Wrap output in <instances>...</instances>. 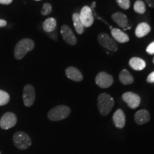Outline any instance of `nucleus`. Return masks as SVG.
<instances>
[{"instance_id": "obj_10", "label": "nucleus", "mask_w": 154, "mask_h": 154, "mask_svg": "<svg viewBox=\"0 0 154 154\" xmlns=\"http://www.w3.org/2000/svg\"><path fill=\"white\" fill-rule=\"evenodd\" d=\"M122 99L132 109L138 108L140 103V97L134 92H126L122 95Z\"/></svg>"}, {"instance_id": "obj_28", "label": "nucleus", "mask_w": 154, "mask_h": 154, "mask_svg": "<svg viewBox=\"0 0 154 154\" xmlns=\"http://www.w3.org/2000/svg\"><path fill=\"white\" fill-rule=\"evenodd\" d=\"M145 2L149 7L154 8V0H145Z\"/></svg>"}, {"instance_id": "obj_19", "label": "nucleus", "mask_w": 154, "mask_h": 154, "mask_svg": "<svg viewBox=\"0 0 154 154\" xmlns=\"http://www.w3.org/2000/svg\"><path fill=\"white\" fill-rule=\"evenodd\" d=\"M119 81L124 85H128L134 83V79L128 70L124 69L119 74Z\"/></svg>"}, {"instance_id": "obj_2", "label": "nucleus", "mask_w": 154, "mask_h": 154, "mask_svg": "<svg viewBox=\"0 0 154 154\" xmlns=\"http://www.w3.org/2000/svg\"><path fill=\"white\" fill-rule=\"evenodd\" d=\"M114 106V100L109 94L103 93L98 97V109L103 116H107L112 110Z\"/></svg>"}, {"instance_id": "obj_31", "label": "nucleus", "mask_w": 154, "mask_h": 154, "mask_svg": "<svg viewBox=\"0 0 154 154\" xmlns=\"http://www.w3.org/2000/svg\"><path fill=\"white\" fill-rule=\"evenodd\" d=\"M95 7H96V2H94L92 3V5H91V9H94V8H95Z\"/></svg>"}, {"instance_id": "obj_23", "label": "nucleus", "mask_w": 154, "mask_h": 154, "mask_svg": "<svg viewBox=\"0 0 154 154\" xmlns=\"http://www.w3.org/2000/svg\"><path fill=\"white\" fill-rule=\"evenodd\" d=\"M10 96L7 92L0 90V106H5L9 103Z\"/></svg>"}, {"instance_id": "obj_5", "label": "nucleus", "mask_w": 154, "mask_h": 154, "mask_svg": "<svg viewBox=\"0 0 154 154\" xmlns=\"http://www.w3.org/2000/svg\"><path fill=\"white\" fill-rule=\"evenodd\" d=\"M98 42L101 47L106 49L109 51L116 52L118 51V46L116 44L114 39L108 35L107 34L101 33L98 36Z\"/></svg>"}, {"instance_id": "obj_4", "label": "nucleus", "mask_w": 154, "mask_h": 154, "mask_svg": "<svg viewBox=\"0 0 154 154\" xmlns=\"http://www.w3.org/2000/svg\"><path fill=\"white\" fill-rule=\"evenodd\" d=\"M13 141L15 146L20 150L27 149L32 145V139L29 136L23 131L15 133L13 136Z\"/></svg>"}, {"instance_id": "obj_8", "label": "nucleus", "mask_w": 154, "mask_h": 154, "mask_svg": "<svg viewBox=\"0 0 154 154\" xmlns=\"http://www.w3.org/2000/svg\"><path fill=\"white\" fill-rule=\"evenodd\" d=\"M96 84L102 88H107L112 85L113 78L111 75L106 72H101L96 75L95 79Z\"/></svg>"}, {"instance_id": "obj_7", "label": "nucleus", "mask_w": 154, "mask_h": 154, "mask_svg": "<svg viewBox=\"0 0 154 154\" xmlns=\"http://www.w3.org/2000/svg\"><path fill=\"white\" fill-rule=\"evenodd\" d=\"M36 98V93L34 86L31 84H26L23 91V101L26 106L30 107L34 104Z\"/></svg>"}, {"instance_id": "obj_13", "label": "nucleus", "mask_w": 154, "mask_h": 154, "mask_svg": "<svg viewBox=\"0 0 154 154\" xmlns=\"http://www.w3.org/2000/svg\"><path fill=\"white\" fill-rule=\"evenodd\" d=\"M67 78L74 82H82L83 75L78 69L74 66H69L65 71Z\"/></svg>"}, {"instance_id": "obj_9", "label": "nucleus", "mask_w": 154, "mask_h": 154, "mask_svg": "<svg viewBox=\"0 0 154 154\" xmlns=\"http://www.w3.org/2000/svg\"><path fill=\"white\" fill-rule=\"evenodd\" d=\"M17 122V118L14 113L7 112L0 119V127L4 130H7L14 127Z\"/></svg>"}, {"instance_id": "obj_6", "label": "nucleus", "mask_w": 154, "mask_h": 154, "mask_svg": "<svg viewBox=\"0 0 154 154\" xmlns=\"http://www.w3.org/2000/svg\"><path fill=\"white\" fill-rule=\"evenodd\" d=\"M79 17L84 27H90L94 24V18L91 7L84 6L81 10Z\"/></svg>"}, {"instance_id": "obj_12", "label": "nucleus", "mask_w": 154, "mask_h": 154, "mask_svg": "<svg viewBox=\"0 0 154 154\" xmlns=\"http://www.w3.org/2000/svg\"><path fill=\"white\" fill-rule=\"evenodd\" d=\"M134 119L138 125H143L148 123L151 119L150 113L146 109H141L135 113Z\"/></svg>"}, {"instance_id": "obj_24", "label": "nucleus", "mask_w": 154, "mask_h": 154, "mask_svg": "<svg viewBox=\"0 0 154 154\" xmlns=\"http://www.w3.org/2000/svg\"><path fill=\"white\" fill-rule=\"evenodd\" d=\"M51 11H52V7H51V5L49 3L44 4L43 7H42L41 10V14L44 15V16H47V15H49Z\"/></svg>"}, {"instance_id": "obj_29", "label": "nucleus", "mask_w": 154, "mask_h": 154, "mask_svg": "<svg viewBox=\"0 0 154 154\" xmlns=\"http://www.w3.org/2000/svg\"><path fill=\"white\" fill-rule=\"evenodd\" d=\"M13 0H0V4H2V5H9V4H11Z\"/></svg>"}, {"instance_id": "obj_25", "label": "nucleus", "mask_w": 154, "mask_h": 154, "mask_svg": "<svg viewBox=\"0 0 154 154\" xmlns=\"http://www.w3.org/2000/svg\"><path fill=\"white\" fill-rule=\"evenodd\" d=\"M116 2L121 8L124 9H128L130 8V0H116Z\"/></svg>"}, {"instance_id": "obj_1", "label": "nucleus", "mask_w": 154, "mask_h": 154, "mask_svg": "<svg viewBox=\"0 0 154 154\" xmlns=\"http://www.w3.org/2000/svg\"><path fill=\"white\" fill-rule=\"evenodd\" d=\"M34 42L30 38H23L17 44L14 49V57L17 59H22L28 52L33 50Z\"/></svg>"}, {"instance_id": "obj_22", "label": "nucleus", "mask_w": 154, "mask_h": 154, "mask_svg": "<svg viewBox=\"0 0 154 154\" xmlns=\"http://www.w3.org/2000/svg\"><path fill=\"white\" fill-rule=\"evenodd\" d=\"M134 9L136 13L140 14H143L146 11V5L144 2L142 0H137L136 2L134 3Z\"/></svg>"}, {"instance_id": "obj_34", "label": "nucleus", "mask_w": 154, "mask_h": 154, "mask_svg": "<svg viewBox=\"0 0 154 154\" xmlns=\"http://www.w3.org/2000/svg\"><path fill=\"white\" fill-rule=\"evenodd\" d=\"M0 154H1V152H0Z\"/></svg>"}, {"instance_id": "obj_11", "label": "nucleus", "mask_w": 154, "mask_h": 154, "mask_svg": "<svg viewBox=\"0 0 154 154\" xmlns=\"http://www.w3.org/2000/svg\"><path fill=\"white\" fill-rule=\"evenodd\" d=\"M61 34L63 39L69 45L74 46L77 43L76 37L75 36L72 29L67 25H63L61 28Z\"/></svg>"}, {"instance_id": "obj_20", "label": "nucleus", "mask_w": 154, "mask_h": 154, "mask_svg": "<svg viewBox=\"0 0 154 154\" xmlns=\"http://www.w3.org/2000/svg\"><path fill=\"white\" fill-rule=\"evenodd\" d=\"M72 20L76 32L79 34H82L84 33V26L82 24V21H81L79 14V13H74V14L72 15Z\"/></svg>"}, {"instance_id": "obj_26", "label": "nucleus", "mask_w": 154, "mask_h": 154, "mask_svg": "<svg viewBox=\"0 0 154 154\" xmlns=\"http://www.w3.org/2000/svg\"><path fill=\"white\" fill-rule=\"evenodd\" d=\"M146 52L150 55L154 54V42H151V44L146 48Z\"/></svg>"}, {"instance_id": "obj_21", "label": "nucleus", "mask_w": 154, "mask_h": 154, "mask_svg": "<svg viewBox=\"0 0 154 154\" xmlns=\"http://www.w3.org/2000/svg\"><path fill=\"white\" fill-rule=\"evenodd\" d=\"M57 26V21L54 18L50 17L44 21L43 23V29L46 32L51 33L55 30Z\"/></svg>"}, {"instance_id": "obj_32", "label": "nucleus", "mask_w": 154, "mask_h": 154, "mask_svg": "<svg viewBox=\"0 0 154 154\" xmlns=\"http://www.w3.org/2000/svg\"><path fill=\"white\" fill-rule=\"evenodd\" d=\"M153 63H154V57H153Z\"/></svg>"}, {"instance_id": "obj_3", "label": "nucleus", "mask_w": 154, "mask_h": 154, "mask_svg": "<svg viewBox=\"0 0 154 154\" xmlns=\"http://www.w3.org/2000/svg\"><path fill=\"white\" fill-rule=\"evenodd\" d=\"M71 113L70 108L64 105L57 106L48 113V118L52 121H59L63 120L69 116Z\"/></svg>"}, {"instance_id": "obj_27", "label": "nucleus", "mask_w": 154, "mask_h": 154, "mask_svg": "<svg viewBox=\"0 0 154 154\" xmlns=\"http://www.w3.org/2000/svg\"><path fill=\"white\" fill-rule=\"evenodd\" d=\"M146 81H147V82L149 83V84H153L154 83V72L151 73V74L148 76Z\"/></svg>"}, {"instance_id": "obj_33", "label": "nucleus", "mask_w": 154, "mask_h": 154, "mask_svg": "<svg viewBox=\"0 0 154 154\" xmlns=\"http://www.w3.org/2000/svg\"><path fill=\"white\" fill-rule=\"evenodd\" d=\"M36 1H40V0H36Z\"/></svg>"}, {"instance_id": "obj_18", "label": "nucleus", "mask_w": 154, "mask_h": 154, "mask_svg": "<svg viewBox=\"0 0 154 154\" xmlns=\"http://www.w3.org/2000/svg\"><path fill=\"white\" fill-rule=\"evenodd\" d=\"M129 66L136 71H141L145 69L146 61L139 57H133L129 61Z\"/></svg>"}, {"instance_id": "obj_17", "label": "nucleus", "mask_w": 154, "mask_h": 154, "mask_svg": "<svg viewBox=\"0 0 154 154\" xmlns=\"http://www.w3.org/2000/svg\"><path fill=\"white\" fill-rule=\"evenodd\" d=\"M111 18L114 22L122 28H126L128 25V18L124 14L121 12H116L112 14Z\"/></svg>"}, {"instance_id": "obj_16", "label": "nucleus", "mask_w": 154, "mask_h": 154, "mask_svg": "<svg viewBox=\"0 0 154 154\" xmlns=\"http://www.w3.org/2000/svg\"><path fill=\"white\" fill-rule=\"evenodd\" d=\"M151 30V26L148 23L141 22L138 24V26H136L135 34H136V36L138 38H142L147 35V34H149Z\"/></svg>"}, {"instance_id": "obj_15", "label": "nucleus", "mask_w": 154, "mask_h": 154, "mask_svg": "<svg viewBox=\"0 0 154 154\" xmlns=\"http://www.w3.org/2000/svg\"><path fill=\"white\" fill-rule=\"evenodd\" d=\"M111 35H112L113 38H114L116 42H119V43L124 44L126 43L129 41V37L125 32H123L122 30L119 29L113 28L111 29Z\"/></svg>"}, {"instance_id": "obj_14", "label": "nucleus", "mask_w": 154, "mask_h": 154, "mask_svg": "<svg viewBox=\"0 0 154 154\" xmlns=\"http://www.w3.org/2000/svg\"><path fill=\"white\" fill-rule=\"evenodd\" d=\"M113 121L117 128H123L126 124V116L121 109H118L115 111L113 116Z\"/></svg>"}, {"instance_id": "obj_30", "label": "nucleus", "mask_w": 154, "mask_h": 154, "mask_svg": "<svg viewBox=\"0 0 154 154\" xmlns=\"http://www.w3.org/2000/svg\"><path fill=\"white\" fill-rule=\"evenodd\" d=\"M7 23L5 20L0 19V27H4V26H7Z\"/></svg>"}]
</instances>
